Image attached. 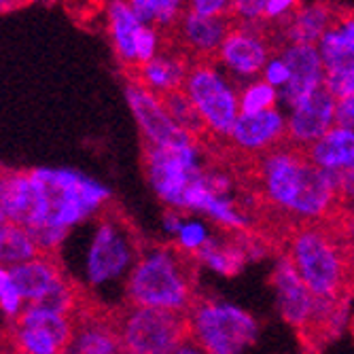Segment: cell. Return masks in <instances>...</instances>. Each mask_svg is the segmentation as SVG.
<instances>
[{
  "mask_svg": "<svg viewBox=\"0 0 354 354\" xmlns=\"http://www.w3.org/2000/svg\"><path fill=\"white\" fill-rule=\"evenodd\" d=\"M288 259L318 299L344 301L354 284V221L299 225L288 242Z\"/></svg>",
  "mask_w": 354,
  "mask_h": 354,
  "instance_id": "cell-1",
  "label": "cell"
},
{
  "mask_svg": "<svg viewBox=\"0 0 354 354\" xmlns=\"http://www.w3.org/2000/svg\"><path fill=\"white\" fill-rule=\"evenodd\" d=\"M198 257L180 246H159L138 254L130 272L125 295L130 306L162 308L189 314L196 306Z\"/></svg>",
  "mask_w": 354,
  "mask_h": 354,
  "instance_id": "cell-2",
  "label": "cell"
},
{
  "mask_svg": "<svg viewBox=\"0 0 354 354\" xmlns=\"http://www.w3.org/2000/svg\"><path fill=\"white\" fill-rule=\"evenodd\" d=\"M47 198V216L43 227L32 232L43 254H55L68 232L81 221L98 212L109 200L111 191L89 176L68 168H35Z\"/></svg>",
  "mask_w": 354,
  "mask_h": 354,
  "instance_id": "cell-3",
  "label": "cell"
},
{
  "mask_svg": "<svg viewBox=\"0 0 354 354\" xmlns=\"http://www.w3.org/2000/svg\"><path fill=\"white\" fill-rule=\"evenodd\" d=\"M121 350L134 354H172L191 337L185 312L130 306L115 320Z\"/></svg>",
  "mask_w": 354,
  "mask_h": 354,
  "instance_id": "cell-4",
  "label": "cell"
},
{
  "mask_svg": "<svg viewBox=\"0 0 354 354\" xmlns=\"http://www.w3.org/2000/svg\"><path fill=\"white\" fill-rule=\"evenodd\" d=\"M189 320L193 339L210 354H242L257 339V320L232 304L196 301Z\"/></svg>",
  "mask_w": 354,
  "mask_h": 354,
  "instance_id": "cell-5",
  "label": "cell"
},
{
  "mask_svg": "<svg viewBox=\"0 0 354 354\" xmlns=\"http://www.w3.org/2000/svg\"><path fill=\"white\" fill-rule=\"evenodd\" d=\"M214 64L216 62L191 64L185 91L196 104L210 136L214 140L227 142L240 117V93L223 79Z\"/></svg>",
  "mask_w": 354,
  "mask_h": 354,
  "instance_id": "cell-6",
  "label": "cell"
},
{
  "mask_svg": "<svg viewBox=\"0 0 354 354\" xmlns=\"http://www.w3.org/2000/svg\"><path fill=\"white\" fill-rule=\"evenodd\" d=\"M145 166L153 191L174 210H185V193L189 185L204 172L198 145L183 149L145 145Z\"/></svg>",
  "mask_w": 354,
  "mask_h": 354,
  "instance_id": "cell-7",
  "label": "cell"
},
{
  "mask_svg": "<svg viewBox=\"0 0 354 354\" xmlns=\"http://www.w3.org/2000/svg\"><path fill=\"white\" fill-rule=\"evenodd\" d=\"M75 337V320L41 306H26L11 323L17 354H66Z\"/></svg>",
  "mask_w": 354,
  "mask_h": 354,
  "instance_id": "cell-8",
  "label": "cell"
},
{
  "mask_svg": "<svg viewBox=\"0 0 354 354\" xmlns=\"http://www.w3.org/2000/svg\"><path fill=\"white\" fill-rule=\"evenodd\" d=\"M138 257L132 240L125 236L115 218H104L93 234L87 252V280L93 286L117 280L127 268H134Z\"/></svg>",
  "mask_w": 354,
  "mask_h": 354,
  "instance_id": "cell-9",
  "label": "cell"
},
{
  "mask_svg": "<svg viewBox=\"0 0 354 354\" xmlns=\"http://www.w3.org/2000/svg\"><path fill=\"white\" fill-rule=\"evenodd\" d=\"M125 100L130 104V111L140 127L147 145H153L159 149H183V147L196 145V140L172 121L162 100H159L155 93L147 91L145 87L136 83H127Z\"/></svg>",
  "mask_w": 354,
  "mask_h": 354,
  "instance_id": "cell-10",
  "label": "cell"
},
{
  "mask_svg": "<svg viewBox=\"0 0 354 354\" xmlns=\"http://www.w3.org/2000/svg\"><path fill=\"white\" fill-rule=\"evenodd\" d=\"M270 21H257V24H238L225 39L218 62H223L232 73L240 77H254L263 73L270 62L272 49V26Z\"/></svg>",
  "mask_w": 354,
  "mask_h": 354,
  "instance_id": "cell-11",
  "label": "cell"
},
{
  "mask_svg": "<svg viewBox=\"0 0 354 354\" xmlns=\"http://www.w3.org/2000/svg\"><path fill=\"white\" fill-rule=\"evenodd\" d=\"M0 208L7 221L19 223L32 234L43 227L47 198L39 176L28 172H0Z\"/></svg>",
  "mask_w": 354,
  "mask_h": 354,
  "instance_id": "cell-12",
  "label": "cell"
},
{
  "mask_svg": "<svg viewBox=\"0 0 354 354\" xmlns=\"http://www.w3.org/2000/svg\"><path fill=\"white\" fill-rule=\"evenodd\" d=\"M335 104L337 100L323 85L318 87L304 102H299L286 121V140L308 149L318 138H323L335 125Z\"/></svg>",
  "mask_w": 354,
  "mask_h": 354,
  "instance_id": "cell-13",
  "label": "cell"
},
{
  "mask_svg": "<svg viewBox=\"0 0 354 354\" xmlns=\"http://www.w3.org/2000/svg\"><path fill=\"white\" fill-rule=\"evenodd\" d=\"M272 284L276 288V299L282 318L288 325H293L297 331L304 333L314 314L316 297L301 280L293 261L288 259V254H282L278 259L272 274Z\"/></svg>",
  "mask_w": 354,
  "mask_h": 354,
  "instance_id": "cell-14",
  "label": "cell"
},
{
  "mask_svg": "<svg viewBox=\"0 0 354 354\" xmlns=\"http://www.w3.org/2000/svg\"><path fill=\"white\" fill-rule=\"evenodd\" d=\"M282 59L291 71V79L282 87V100L295 109L325 85V64L316 45H288L282 51Z\"/></svg>",
  "mask_w": 354,
  "mask_h": 354,
  "instance_id": "cell-15",
  "label": "cell"
},
{
  "mask_svg": "<svg viewBox=\"0 0 354 354\" xmlns=\"http://www.w3.org/2000/svg\"><path fill=\"white\" fill-rule=\"evenodd\" d=\"M335 11L333 0H299L286 15L278 17V28L288 45H316L331 28Z\"/></svg>",
  "mask_w": 354,
  "mask_h": 354,
  "instance_id": "cell-16",
  "label": "cell"
},
{
  "mask_svg": "<svg viewBox=\"0 0 354 354\" xmlns=\"http://www.w3.org/2000/svg\"><path fill=\"white\" fill-rule=\"evenodd\" d=\"M286 140V121L276 111H263L254 115H240L232 136L230 145L244 151V153H268L270 149L278 147Z\"/></svg>",
  "mask_w": 354,
  "mask_h": 354,
  "instance_id": "cell-17",
  "label": "cell"
},
{
  "mask_svg": "<svg viewBox=\"0 0 354 354\" xmlns=\"http://www.w3.org/2000/svg\"><path fill=\"white\" fill-rule=\"evenodd\" d=\"M189 68L191 62L187 55L168 49L166 53H157V57H153L151 62L136 66L132 71L130 83H136L155 95H162L185 89Z\"/></svg>",
  "mask_w": 354,
  "mask_h": 354,
  "instance_id": "cell-18",
  "label": "cell"
},
{
  "mask_svg": "<svg viewBox=\"0 0 354 354\" xmlns=\"http://www.w3.org/2000/svg\"><path fill=\"white\" fill-rule=\"evenodd\" d=\"M9 272L26 306L43 301L55 288V284L64 280V272L55 254H41L32 261L9 268Z\"/></svg>",
  "mask_w": 354,
  "mask_h": 354,
  "instance_id": "cell-19",
  "label": "cell"
},
{
  "mask_svg": "<svg viewBox=\"0 0 354 354\" xmlns=\"http://www.w3.org/2000/svg\"><path fill=\"white\" fill-rule=\"evenodd\" d=\"M106 19H109V35H111L117 57L121 59L125 68L134 71L138 66L136 43H138L142 24L132 13L127 0H111L106 9Z\"/></svg>",
  "mask_w": 354,
  "mask_h": 354,
  "instance_id": "cell-20",
  "label": "cell"
},
{
  "mask_svg": "<svg viewBox=\"0 0 354 354\" xmlns=\"http://www.w3.org/2000/svg\"><path fill=\"white\" fill-rule=\"evenodd\" d=\"M310 162L329 172H346L354 168V130L333 125L331 130L318 138L308 149Z\"/></svg>",
  "mask_w": 354,
  "mask_h": 354,
  "instance_id": "cell-21",
  "label": "cell"
},
{
  "mask_svg": "<svg viewBox=\"0 0 354 354\" xmlns=\"http://www.w3.org/2000/svg\"><path fill=\"white\" fill-rule=\"evenodd\" d=\"M66 354H121V342L115 323L109 320H85L75 323V337Z\"/></svg>",
  "mask_w": 354,
  "mask_h": 354,
  "instance_id": "cell-22",
  "label": "cell"
},
{
  "mask_svg": "<svg viewBox=\"0 0 354 354\" xmlns=\"http://www.w3.org/2000/svg\"><path fill=\"white\" fill-rule=\"evenodd\" d=\"M41 248L32 234L19 223H0V266L15 268L41 257Z\"/></svg>",
  "mask_w": 354,
  "mask_h": 354,
  "instance_id": "cell-23",
  "label": "cell"
},
{
  "mask_svg": "<svg viewBox=\"0 0 354 354\" xmlns=\"http://www.w3.org/2000/svg\"><path fill=\"white\" fill-rule=\"evenodd\" d=\"M276 87H272L266 81H257L246 85L240 91V115H254V113H263L274 109L276 104Z\"/></svg>",
  "mask_w": 354,
  "mask_h": 354,
  "instance_id": "cell-24",
  "label": "cell"
},
{
  "mask_svg": "<svg viewBox=\"0 0 354 354\" xmlns=\"http://www.w3.org/2000/svg\"><path fill=\"white\" fill-rule=\"evenodd\" d=\"M0 306H3V310L7 312V316L11 320H15L21 314V310L26 308L24 299L17 293L13 276L9 272V268H5V266H0Z\"/></svg>",
  "mask_w": 354,
  "mask_h": 354,
  "instance_id": "cell-25",
  "label": "cell"
},
{
  "mask_svg": "<svg viewBox=\"0 0 354 354\" xmlns=\"http://www.w3.org/2000/svg\"><path fill=\"white\" fill-rule=\"evenodd\" d=\"M270 0H232L230 17H234L238 24H257L263 21L268 13Z\"/></svg>",
  "mask_w": 354,
  "mask_h": 354,
  "instance_id": "cell-26",
  "label": "cell"
},
{
  "mask_svg": "<svg viewBox=\"0 0 354 354\" xmlns=\"http://www.w3.org/2000/svg\"><path fill=\"white\" fill-rule=\"evenodd\" d=\"M178 238V246L191 254H196L198 250H202L208 242H210V236L206 232V227L202 223H183L180 232L176 234Z\"/></svg>",
  "mask_w": 354,
  "mask_h": 354,
  "instance_id": "cell-27",
  "label": "cell"
},
{
  "mask_svg": "<svg viewBox=\"0 0 354 354\" xmlns=\"http://www.w3.org/2000/svg\"><path fill=\"white\" fill-rule=\"evenodd\" d=\"M151 3L155 9V26L162 32L170 30L187 9V7L183 9L185 0H151Z\"/></svg>",
  "mask_w": 354,
  "mask_h": 354,
  "instance_id": "cell-28",
  "label": "cell"
},
{
  "mask_svg": "<svg viewBox=\"0 0 354 354\" xmlns=\"http://www.w3.org/2000/svg\"><path fill=\"white\" fill-rule=\"evenodd\" d=\"M157 49H159V32H157V28L142 26L140 35H138V43H136L138 66H140V64L151 62L153 57H157Z\"/></svg>",
  "mask_w": 354,
  "mask_h": 354,
  "instance_id": "cell-29",
  "label": "cell"
},
{
  "mask_svg": "<svg viewBox=\"0 0 354 354\" xmlns=\"http://www.w3.org/2000/svg\"><path fill=\"white\" fill-rule=\"evenodd\" d=\"M232 0H189V11L202 17H227Z\"/></svg>",
  "mask_w": 354,
  "mask_h": 354,
  "instance_id": "cell-30",
  "label": "cell"
},
{
  "mask_svg": "<svg viewBox=\"0 0 354 354\" xmlns=\"http://www.w3.org/2000/svg\"><path fill=\"white\" fill-rule=\"evenodd\" d=\"M288 79H291V71H288L282 55L268 62V66L263 68V81L266 83H270L272 87H284L288 83Z\"/></svg>",
  "mask_w": 354,
  "mask_h": 354,
  "instance_id": "cell-31",
  "label": "cell"
},
{
  "mask_svg": "<svg viewBox=\"0 0 354 354\" xmlns=\"http://www.w3.org/2000/svg\"><path fill=\"white\" fill-rule=\"evenodd\" d=\"M335 125L346 127V130H354V93L337 100V104H335Z\"/></svg>",
  "mask_w": 354,
  "mask_h": 354,
  "instance_id": "cell-32",
  "label": "cell"
},
{
  "mask_svg": "<svg viewBox=\"0 0 354 354\" xmlns=\"http://www.w3.org/2000/svg\"><path fill=\"white\" fill-rule=\"evenodd\" d=\"M339 176V208L348 206L354 214V168L337 172Z\"/></svg>",
  "mask_w": 354,
  "mask_h": 354,
  "instance_id": "cell-33",
  "label": "cell"
},
{
  "mask_svg": "<svg viewBox=\"0 0 354 354\" xmlns=\"http://www.w3.org/2000/svg\"><path fill=\"white\" fill-rule=\"evenodd\" d=\"M127 5H130L132 13L136 15V19L142 26H153L155 28V9H153L151 0H127Z\"/></svg>",
  "mask_w": 354,
  "mask_h": 354,
  "instance_id": "cell-34",
  "label": "cell"
},
{
  "mask_svg": "<svg viewBox=\"0 0 354 354\" xmlns=\"http://www.w3.org/2000/svg\"><path fill=\"white\" fill-rule=\"evenodd\" d=\"M299 3V0H270V5H268V13H266V19H278L282 17L284 13L291 11L295 5Z\"/></svg>",
  "mask_w": 354,
  "mask_h": 354,
  "instance_id": "cell-35",
  "label": "cell"
},
{
  "mask_svg": "<svg viewBox=\"0 0 354 354\" xmlns=\"http://www.w3.org/2000/svg\"><path fill=\"white\" fill-rule=\"evenodd\" d=\"M172 354H210L206 348H202L196 339H193V335L185 342V344H180Z\"/></svg>",
  "mask_w": 354,
  "mask_h": 354,
  "instance_id": "cell-36",
  "label": "cell"
},
{
  "mask_svg": "<svg viewBox=\"0 0 354 354\" xmlns=\"http://www.w3.org/2000/svg\"><path fill=\"white\" fill-rule=\"evenodd\" d=\"M164 225H166L168 234H174V236H176V234L180 232V227H183V221L178 218V214H176V212H170V214H166Z\"/></svg>",
  "mask_w": 354,
  "mask_h": 354,
  "instance_id": "cell-37",
  "label": "cell"
},
{
  "mask_svg": "<svg viewBox=\"0 0 354 354\" xmlns=\"http://www.w3.org/2000/svg\"><path fill=\"white\" fill-rule=\"evenodd\" d=\"M24 3V0H0V13L3 11H11L15 7H19Z\"/></svg>",
  "mask_w": 354,
  "mask_h": 354,
  "instance_id": "cell-38",
  "label": "cell"
},
{
  "mask_svg": "<svg viewBox=\"0 0 354 354\" xmlns=\"http://www.w3.org/2000/svg\"><path fill=\"white\" fill-rule=\"evenodd\" d=\"M9 323H13V320L7 316V312L3 310V306H0V331H5L9 327Z\"/></svg>",
  "mask_w": 354,
  "mask_h": 354,
  "instance_id": "cell-39",
  "label": "cell"
},
{
  "mask_svg": "<svg viewBox=\"0 0 354 354\" xmlns=\"http://www.w3.org/2000/svg\"><path fill=\"white\" fill-rule=\"evenodd\" d=\"M7 221V216H5V212H3V208H0V223H5Z\"/></svg>",
  "mask_w": 354,
  "mask_h": 354,
  "instance_id": "cell-40",
  "label": "cell"
},
{
  "mask_svg": "<svg viewBox=\"0 0 354 354\" xmlns=\"http://www.w3.org/2000/svg\"><path fill=\"white\" fill-rule=\"evenodd\" d=\"M350 329H352V333H354V318H352V323H350Z\"/></svg>",
  "mask_w": 354,
  "mask_h": 354,
  "instance_id": "cell-41",
  "label": "cell"
},
{
  "mask_svg": "<svg viewBox=\"0 0 354 354\" xmlns=\"http://www.w3.org/2000/svg\"><path fill=\"white\" fill-rule=\"evenodd\" d=\"M121 354H134V352H125V350H121Z\"/></svg>",
  "mask_w": 354,
  "mask_h": 354,
  "instance_id": "cell-42",
  "label": "cell"
}]
</instances>
